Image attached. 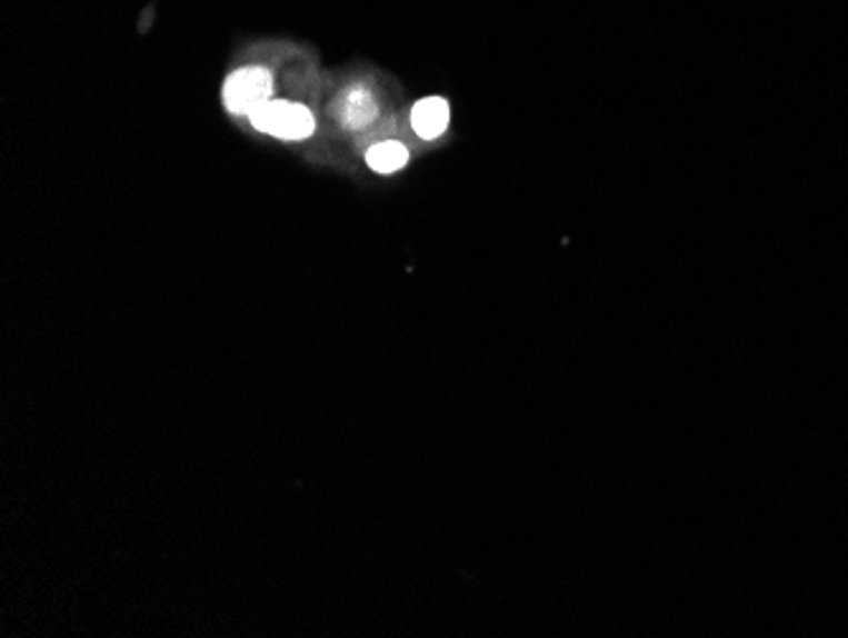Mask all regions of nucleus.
Masks as SVG:
<instances>
[{
    "label": "nucleus",
    "instance_id": "f257e3e1",
    "mask_svg": "<svg viewBox=\"0 0 848 638\" xmlns=\"http://www.w3.org/2000/svg\"><path fill=\"white\" fill-rule=\"evenodd\" d=\"M249 120L260 132L282 140H306L316 130V120L306 104L288 100H270L255 114H249Z\"/></svg>",
    "mask_w": 848,
    "mask_h": 638
},
{
    "label": "nucleus",
    "instance_id": "39448f33",
    "mask_svg": "<svg viewBox=\"0 0 848 638\" xmlns=\"http://www.w3.org/2000/svg\"><path fill=\"white\" fill-rule=\"evenodd\" d=\"M409 161L407 148L397 143V140H387V143L373 146L366 153V163H369L377 173H395L399 168H405Z\"/></svg>",
    "mask_w": 848,
    "mask_h": 638
},
{
    "label": "nucleus",
    "instance_id": "20e7f679",
    "mask_svg": "<svg viewBox=\"0 0 848 638\" xmlns=\"http://www.w3.org/2000/svg\"><path fill=\"white\" fill-rule=\"evenodd\" d=\"M377 118V104H373L371 94L363 90H351L341 102V120L346 128H363Z\"/></svg>",
    "mask_w": 848,
    "mask_h": 638
},
{
    "label": "nucleus",
    "instance_id": "7ed1b4c3",
    "mask_svg": "<svg viewBox=\"0 0 848 638\" xmlns=\"http://www.w3.org/2000/svg\"><path fill=\"white\" fill-rule=\"evenodd\" d=\"M450 122V104L442 97H427L419 100L412 110V128L419 138L435 140L448 130Z\"/></svg>",
    "mask_w": 848,
    "mask_h": 638
},
{
    "label": "nucleus",
    "instance_id": "f03ea898",
    "mask_svg": "<svg viewBox=\"0 0 848 638\" xmlns=\"http://www.w3.org/2000/svg\"><path fill=\"white\" fill-rule=\"evenodd\" d=\"M272 77L267 69L247 67L237 69L225 82V108L231 114H255L262 104L270 102Z\"/></svg>",
    "mask_w": 848,
    "mask_h": 638
}]
</instances>
